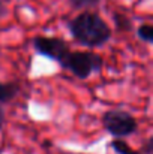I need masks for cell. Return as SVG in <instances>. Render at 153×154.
Masks as SVG:
<instances>
[{"mask_svg": "<svg viewBox=\"0 0 153 154\" xmlns=\"http://www.w3.org/2000/svg\"><path fill=\"white\" fill-rule=\"evenodd\" d=\"M33 48L39 54L48 57L51 60H56V61H62L66 54L71 51L68 44L60 39V38H47V36H36L33 39Z\"/></svg>", "mask_w": 153, "mask_h": 154, "instance_id": "277c9868", "label": "cell"}, {"mask_svg": "<svg viewBox=\"0 0 153 154\" xmlns=\"http://www.w3.org/2000/svg\"><path fill=\"white\" fill-rule=\"evenodd\" d=\"M102 64L104 60L101 55L89 51H69L60 61V66L63 69L71 70L80 79H86L93 72L101 70Z\"/></svg>", "mask_w": 153, "mask_h": 154, "instance_id": "7a4b0ae2", "label": "cell"}, {"mask_svg": "<svg viewBox=\"0 0 153 154\" xmlns=\"http://www.w3.org/2000/svg\"><path fill=\"white\" fill-rule=\"evenodd\" d=\"M69 32L81 45L102 47L111 39V29L96 12H81L69 24Z\"/></svg>", "mask_w": 153, "mask_h": 154, "instance_id": "6da1fadb", "label": "cell"}, {"mask_svg": "<svg viewBox=\"0 0 153 154\" xmlns=\"http://www.w3.org/2000/svg\"><path fill=\"white\" fill-rule=\"evenodd\" d=\"M18 93H20V87L15 82H9V84L0 82V103L12 100Z\"/></svg>", "mask_w": 153, "mask_h": 154, "instance_id": "5b68a950", "label": "cell"}, {"mask_svg": "<svg viewBox=\"0 0 153 154\" xmlns=\"http://www.w3.org/2000/svg\"><path fill=\"white\" fill-rule=\"evenodd\" d=\"M105 130L114 138H125L137 130V120L125 111H107L102 115Z\"/></svg>", "mask_w": 153, "mask_h": 154, "instance_id": "3957f363", "label": "cell"}, {"mask_svg": "<svg viewBox=\"0 0 153 154\" xmlns=\"http://www.w3.org/2000/svg\"><path fill=\"white\" fill-rule=\"evenodd\" d=\"M69 3H71L75 9H81V8L96 6V5L99 3V0H69Z\"/></svg>", "mask_w": 153, "mask_h": 154, "instance_id": "9c48e42d", "label": "cell"}, {"mask_svg": "<svg viewBox=\"0 0 153 154\" xmlns=\"http://www.w3.org/2000/svg\"><path fill=\"white\" fill-rule=\"evenodd\" d=\"M153 151V139L152 138H149L147 139V142H146V147H144V153L146 154H152Z\"/></svg>", "mask_w": 153, "mask_h": 154, "instance_id": "30bf717a", "label": "cell"}, {"mask_svg": "<svg viewBox=\"0 0 153 154\" xmlns=\"http://www.w3.org/2000/svg\"><path fill=\"white\" fill-rule=\"evenodd\" d=\"M138 38L144 42H153V27L150 24H143L138 27Z\"/></svg>", "mask_w": 153, "mask_h": 154, "instance_id": "ba28073f", "label": "cell"}, {"mask_svg": "<svg viewBox=\"0 0 153 154\" xmlns=\"http://www.w3.org/2000/svg\"><path fill=\"white\" fill-rule=\"evenodd\" d=\"M111 148L117 154H140V151L134 150L128 142H125V141L120 139V138H116V139L111 141Z\"/></svg>", "mask_w": 153, "mask_h": 154, "instance_id": "8992f818", "label": "cell"}, {"mask_svg": "<svg viewBox=\"0 0 153 154\" xmlns=\"http://www.w3.org/2000/svg\"><path fill=\"white\" fill-rule=\"evenodd\" d=\"M113 18H114V24H116V27H117L119 32H128V30L132 29V23H131V20L126 15H123V14H114Z\"/></svg>", "mask_w": 153, "mask_h": 154, "instance_id": "52a82bcc", "label": "cell"}]
</instances>
